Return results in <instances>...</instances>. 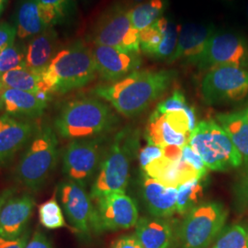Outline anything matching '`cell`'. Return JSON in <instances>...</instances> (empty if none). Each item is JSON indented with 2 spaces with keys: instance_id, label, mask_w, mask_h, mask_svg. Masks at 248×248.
<instances>
[{
  "instance_id": "obj_1",
  "label": "cell",
  "mask_w": 248,
  "mask_h": 248,
  "mask_svg": "<svg viewBox=\"0 0 248 248\" xmlns=\"http://www.w3.org/2000/svg\"><path fill=\"white\" fill-rule=\"evenodd\" d=\"M177 75L175 70H137L123 79L98 86L94 93L111 104L120 114L134 117L160 98Z\"/></svg>"
},
{
  "instance_id": "obj_2",
  "label": "cell",
  "mask_w": 248,
  "mask_h": 248,
  "mask_svg": "<svg viewBox=\"0 0 248 248\" xmlns=\"http://www.w3.org/2000/svg\"><path fill=\"white\" fill-rule=\"evenodd\" d=\"M43 91L66 93L95 79L96 64L91 49L77 41L55 53L41 73Z\"/></svg>"
},
{
  "instance_id": "obj_3",
  "label": "cell",
  "mask_w": 248,
  "mask_h": 248,
  "mask_svg": "<svg viewBox=\"0 0 248 248\" xmlns=\"http://www.w3.org/2000/svg\"><path fill=\"white\" fill-rule=\"evenodd\" d=\"M138 146L139 136L135 131L127 128L118 133L103 153L91 186V200L111 192H125L130 180L131 163Z\"/></svg>"
},
{
  "instance_id": "obj_4",
  "label": "cell",
  "mask_w": 248,
  "mask_h": 248,
  "mask_svg": "<svg viewBox=\"0 0 248 248\" xmlns=\"http://www.w3.org/2000/svg\"><path fill=\"white\" fill-rule=\"evenodd\" d=\"M117 118L110 107L97 98L75 99L62 107L54 129L66 139H85L111 129Z\"/></svg>"
},
{
  "instance_id": "obj_5",
  "label": "cell",
  "mask_w": 248,
  "mask_h": 248,
  "mask_svg": "<svg viewBox=\"0 0 248 248\" xmlns=\"http://www.w3.org/2000/svg\"><path fill=\"white\" fill-rule=\"evenodd\" d=\"M58 158V140L53 129L45 126L31 138L16 169V178L27 188L38 191L49 179Z\"/></svg>"
},
{
  "instance_id": "obj_6",
  "label": "cell",
  "mask_w": 248,
  "mask_h": 248,
  "mask_svg": "<svg viewBox=\"0 0 248 248\" xmlns=\"http://www.w3.org/2000/svg\"><path fill=\"white\" fill-rule=\"evenodd\" d=\"M188 144L200 155L209 170L227 171L243 164L230 137L215 121H202L197 124L190 133Z\"/></svg>"
},
{
  "instance_id": "obj_7",
  "label": "cell",
  "mask_w": 248,
  "mask_h": 248,
  "mask_svg": "<svg viewBox=\"0 0 248 248\" xmlns=\"http://www.w3.org/2000/svg\"><path fill=\"white\" fill-rule=\"evenodd\" d=\"M228 218V210L219 202L198 204L186 213L178 230L181 248H207L218 237Z\"/></svg>"
},
{
  "instance_id": "obj_8",
  "label": "cell",
  "mask_w": 248,
  "mask_h": 248,
  "mask_svg": "<svg viewBox=\"0 0 248 248\" xmlns=\"http://www.w3.org/2000/svg\"><path fill=\"white\" fill-rule=\"evenodd\" d=\"M129 8L116 3L99 17L91 32L94 45L114 47L129 53H141L140 32L129 17Z\"/></svg>"
},
{
  "instance_id": "obj_9",
  "label": "cell",
  "mask_w": 248,
  "mask_h": 248,
  "mask_svg": "<svg viewBox=\"0 0 248 248\" xmlns=\"http://www.w3.org/2000/svg\"><path fill=\"white\" fill-rule=\"evenodd\" d=\"M197 124L195 108L189 105L184 109L167 113H160L155 109L146 126L145 139L148 143L161 147L182 148L188 143L190 133Z\"/></svg>"
},
{
  "instance_id": "obj_10",
  "label": "cell",
  "mask_w": 248,
  "mask_h": 248,
  "mask_svg": "<svg viewBox=\"0 0 248 248\" xmlns=\"http://www.w3.org/2000/svg\"><path fill=\"white\" fill-rule=\"evenodd\" d=\"M207 105L237 103L248 98V67L222 66L208 70L201 84Z\"/></svg>"
},
{
  "instance_id": "obj_11",
  "label": "cell",
  "mask_w": 248,
  "mask_h": 248,
  "mask_svg": "<svg viewBox=\"0 0 248 248\" xmlns=\"http://www.w3.org/2000/svg\"><path fill=\"white\" fill-rule=\"evenodd\" d=\"M196 65L202 70L222 66L248 67V39L231 30H215Z\"/></svg>"
},
{
  "instance_id": "obj_12",
  "label": "cell",
  "mask_w": 248,
  "mask_h": 248,
  "mask_svg": "<svg viewBox=\"0 0 248 248\" xmlns=\"http://www.w3.org/2000/svg\"><path fill=\"white\" fill-rule=\"evenodd\" d=\"M91 229L96 232L129 229L139 220L135 201L125 192H111L92 200Z\"/></svg>"
},
{
  "instance_id": "obj_13",
  "label": "cell",
  "mask_w": 248,
  "mask_h": 248,
  "mask_svg": "<svg viewBox=\"0 0 248 248\" xmlns=\"http://www.w3.org/2000/svg\"><path fill=\"white\" fill-rule=\"evenodd\" d=\"M101 138L78 139L69 142L62 155V172L72 180L85 186L98 171L103 155Z\"/></svg>"
},
{
  "instance_id": "obj_14",
  "label": "cell",
  "mask_w": 248,
  "mask_h": 248,
  "mask_svg": "<svg viewBox=\"0 0 248 248\" xmlns=\"http://www.w3.org/2000/svg\"><path fill=\"white\" fill-rule=\"evenodd\" d=\"M142 172L165 186L176 188L195 178H204L183 160L182 150L177 146H167L166 155L153 161Z\"/></svg>"
},
{
  "instance_id": "obj_15",
  "label": "cell",
  "mask_w": 248,
  "mask_h": 248,
  "mask_svg": "<svg viewBox=\"0 0 248 248\" xmlns=\"http://www.w3.org/2000/svg\"><path fill=\"white\" fill-rule=\"evenodd\" d=\"M97 73L101 79L116 82L137 71L141 64V53H129L114 47L94 45L91 49Z\"/></svg>"
},
{
  "instance_id": "obj_16",
  "label": "cell",
  "mask_w": 248,
  "mask_h": 248,
  "mask_svg": "<svg viewBox=\"0 0 248 248\" xmlns=\"http://www.w3.org/2000/svg\"><path fill=\"white\" fill-rule=\"evenodd\" d=\"M59 195L68 221L80 233L88 234L91 230L94 206L86 187L68 179L59 185Z\"/></svg>"
},
{
  "instance_id": "obj_17",
  "label": "cell",
  "mask_w": 248,
  "mask_h": 248,
  "mask_svg": "<svg viewBox=\"0 0 248 248\" xmlns=\"http://www.w3.org/2000/svg\"><path fill=\"white\" fill-rule=\"evenodd\" d=\"M177 23L166 17L140 31L141 52L161 61H169L176 50L179 34Z\"/></svg>"
},
{
  "instance_id": "obj_18",
  "label": "cell",
  "mask_w": 248,
  "mask_h": 248,
  "mask_svg": "<svg viewBox=\"0 0 248 248\" xmlns=\"http://www.w3.org/2000/svg\"><path fill=\"white\" fill-rule=\"evenodd\" d=\"M213 23H186L179 28L177 47L168 62L183 60L196 64L215 31Z\"/></svg>"
},
{
  "instance_id": "obj_19",
  "label": "cell",
  "mask_w": 248,
  "mask_h": 248,
  "mask_svg": "<svg viewBox=\"0 0 248 248\" xmlns=\"http://www.w3.org/2000/svg\"><path fill=\"white\" fill-rule=\"evenodd\" d=\"M35 134V126L31 122L12 116H0V164L7 165Z\"/></svg>"
},
{
  "instance_id": "obj_20",
  "label": "cell",
  "mask_w": 248,
  "mask_h": 248,
  "mask_svg": "<svg viewBox=\"0 0 248 248\" xmlns=\"http://www.w3.org/2000/svg\"><path fill=\"white\" fill-rule=\"evenodd\" d=\"M31 195L11 197L0 211V236L7 239L20 237L26 229L34 208Z\"/></svg>"
},
{
  "instance_id": "obj_21",
  "label": "cell",
  "mask_w": 248,
  "mask_h": 248,
  "mask_svg": "<svg viewBox=\"0 0 248 248\" xmlns=\"http://www.w3.org/2000/svg\"><path fill=\"white\" fill-rule=\"evenodd\" d=\"M48 94L44 91L34 94L18 89H4L0 94V110L13 117L41 116L48 105Z\"/></svg>"
},
{
  "instance_id": "obj_22",
  "label": "cell",
  "mask_w": 248,
  "mask_h": 248,
  "mask_svg": "<svg viewBox=\"0 0 248 248\" xmlns=\"http://www.w3.org/2000/svg\"><path fill=\"white\" fill-rule=\"evenodd\" d=\"M142 201L153 217L168 218L177 212V188L165 186L143 176L141 186Z\"/></svg>"
},
{
  "instance_id": "obj_23",
  "label": "cell",
  "mask_w": 248,
  "mask_h": 248,
  "mask_svg": "<svg viewBox=\"0 0 248 248\" xmlns=\"http://www.w3.org/2000/svg\"><path fill=\"white\" fill-rule=\"evenodd\" d=\"M56 43L57 33L53 27L34 36L27 46L25 66L42 73L55 55Z\"/></svg>"
},
{
  "instance_id": "obj_24",
  "label": "cell",
  "mask_w": 248,
  "mask_h": 248,
  "mask_svg": "<svg viewBox=\"0 0 248 248\" xmlns=\"http://www.w3.org/2000/svg\"><path fill=\"white\" fill-rule=\"evenodd\" d=\"M135 236L143 248H170L174 238L169 222L155 217L139 219L135 225Z\"/></svg>"
},
{
  "instance_id": "obj_25",
  "label": "cell",
  "mask_w": 248,
  "mask_h": 248,
  "mask_svg": "<svg viewBox=\"0 0 248 248\" xmlns=\"http://www.w3.org/2000/svg\"><path fill=\"white\" fill-rule=\"evenodd\" d=\"M216 122L230 137L239 152L243 163L248 166V121L243 112L219 113Z\"/></svg>"
},
{
  "instance_id": "obj_26",
  "label": "cell",
  "mask_w": 248,
  "mask_h": 248,
  "mask_svg": "<svg viewBox=\"0 0 248 248\" xmlns=\"http://www.w3.org/2000/svg\"><path fill=\"white\" fill-rule=\"evenodd\" d=\"M17 36L28 39L40 34L46 26L37 0H23L18 7L17 17Z\"/></svg>"
},
{
  "instance_id": "obj_27",
  "label": "cell",
  "mask_w": 248,
  "mask_h": 248,
  "mask_svg": "<svg viewBox=\"0 0 248 248\" xmlns=\"http://www.w3.org/2000/svg\"><path fill=\"white\" fill-rule=\"evenodd\" d=\"M0 82L4 89H18L34 94L43 91L41 73L26 66L5 73L0 77Z\"/></svg>"
},
{
  "instance_id": "obj_28",
  "label": "cell",
  "mask_w": 248,
  "mask_h": 248,
  "mask_svg": "<svg viewBox=\"0 0 248 248\" xmlns=\"http://www.w3.org/2000/svg\"><path fill=\"white\" fill-rule=\"evenodd\" d=\"M169 6L168 0H145L129 9V17L139 32L153 25L163 17Z\"/></svg>"
},
{
  "instance_id": "obj_29",
  "label": "cell",
  "mask_w": 248,
  "mask_h": 248,
  "mask_svg": "<svg viewBox=\"0 0 248 248\" xmlns=\"http://www.w3.org/2000/svg\"><path fill=\"white\" fill-rule=\"evenodd\" d=\"M203 178H195L177 187V213L183 215L198 205L203 196Z\"/></svg>"
},
{
  "instance_id": "obj_30",
  "label": "cell",
  "mask_w": 248,
  "mask_h": 248,
  "mask_svg": "<svg viewBox=\"0 0 248 248\" xmlns=\"http://www.w3.org/2000/svg\"><path fill=\"white\" fill-rule=\"evenodd\" d=\"M40 9L48 28L59 23L71 14L75 0H37Z\"/></svg>"
},
{
  "instance_id": "obj_31",
  "label": "cell",
  "mask_w": 248,
  "mask_h": 248,
  "mask_svg": "<svg viewBox=\"0 0 248 248\" xmlns=\"http://www.w3.org/2000/svg\"><path fill=\"white\" fill-rule=\"evenodd\" d=\"M213 248H248V232L239 224L222 229Z\"/></svg>"
},
{
  "instance_id": "obj_32",
  "label": "cell",
  "mask_w": 248,
  "mask_h": 248,
  "mask_svg": "<svg viewBox=\"0 0 248 248\" xmlns=\"http://www.w3.org/2000/svg\"><path fill=\"white\" fill-rule=\"evenodd\" d=\"M39 217L42 225L46 229L54 230L65 226L62 209L54 196L40 206Z\"/></svg>"
},
{
  "instance_id": "obj_33",
  "label": "cell",
  "mask_w": 248,
  "mask_h": 248,
  "mask_svg": "<svg viewBox=\"0 0 248 248\" xmlns=\"http://www.w3.org/2000/svg\"><path fill=\"white\" fill-rule=\"evenodd\" d=\"M26 49L18 45H12L0 52V77L7 72L25 66Z\"/></svg>"
},
{
  "instance_id": "obj_34",
  "label": "cell",
  "mask_w": 248,
  "mask_h": 248,
  "mask_svg": "<svg viewBox=\"0 0 248 248\" xmlns=\"http://www.w3.org/2000/svg\"><path fill=\"white\" fill-rule=\"evenodd\" d=\"M188 104L186 103V98L180 90H175L171 97L160 102L156 107V110L160 113H167L170 111H176L184 109Z\"/></svg>"
},
{
  "instance_id": "obj_35",
  "label": "cell",
  "mask_w": 248,
  "mask_h": 248,
  "mask_svg": "<svg viewBox=\"0 0 248 248\" xmlns=\"http://www.w3.org/2000/svg\"><path fill=\"white\" fill-rule=\"evenodd\" d=\"M181 150H182L183 160L195 169L201 177H206L209 169H207V167L205 166L203 160L200 156V155L196 153L188 143L185 146H183Z\"/></svg>"
},
{
  "instance_id": "obj_36",
  "label": "cell",
  "mask_w": 248,
  "mask_h": 248,
  "mask_svg": "<svg viewBox=\"0 0 248 248\" xmlns=\"http://www.w3.org/2000/svg\"><path fill=\"white\" fill-rule=\"evenodd\" d=\"M166 155V147L148 143L139 152V163L141 169L146 168L150 163Z\"/></svg>"
},
{
  "instance_id": "obj_37",
  "label": "cell",
  "mask_w": 248,
  "mask_h": 248,
  "mask_svg": "<svg viewBox=\"0 0 248 248\" xmlns=\"http://www.w3.org/2000/svg\"><path fill=\"white\" fill-rule=\"evenodd\" d=\"M17 36L16 27L12 26L9 23L0 24V51L14 45Z\"/></svg>"
},
{
  "instance_id": "obj_38",
  "label": "cell",
  "mask_w": 248,
  "mask_h": 248,
  "mask_svg": "<svg viewBox=\"0 0 248 248\" xmlns=\"http://www.w3.org/2000/svg\"><path fill=\"white\" fill-rule=\"evenodd\" d=\"M234 194L238 207H248V173L236 184Z\"/></svg>"
},
{
  "instance_id": "obj_39",
  "label": "cell",
  "mask_w": 248,
  "mask_h": 248,
  "mask_svg": "<svg viewBox=\"0 0 248 248\" xmlns=\"http://www.w3.org/2000/svg\"><path fill=\"white\" fill-rule=\"evenodd\" d=\"M113 248H143L135 235H124L114 243Z\"/></svg>"
},
{
  "instance_id": "obj_40",
  "label": "cell",
  "mask_w": 248,
  "mask_h": 248,
  "mask_svg": "<svg viewBox=\"0 0 248 248\" xmlns=\"http://www.w3.org/2000/svg\"><path fill=\"white\" fill-rule=\"evenodd\" d=\"M25 248H53V247L44 233L36 232Z\"/></svg>"
},
{
  "instance_id": "obj_41",
  "label": "cell",
  "mask_w": 248,
  "mask_h": 248,
  "mask_svg": "<svg viewBox=\"0 0 248 248\" xmlns=\"http://www.w3.org/2000/svg\"><path fill=\"white\" fill-rule=\"evenodd\" d=\"M28 234L24 233L16 239H7L0 236V248H25Z\"/></svg>"
},
{
  "instance_id": "obj_42",
  "label": "cell",
  "mask_w": 248,
  "mask_h": 248,
  "mask_svg": "<svg viewBox=\"0 0 248 248\" xmlns=\"http://www.w3.org/2000/svg\"><path fill=\"white\" fill-rule=\"evenodd\" d=\"M14 191H15L14 188H7V189L3 190L2 192H0V211H1L2 207L4 206V204L8 202V200L14 194Z\"/></svg>"
},
{
  "instance_id": "obj_43",
  "label": "cell",
  "mask_w": 248,
  "mask_h": 248,
  "mask_svg": "<svg viewBox=\"0 0 248 248\" xmlns=\"http://www.w3.org/2000/svg\"><path fill=\"white\" fill-rule=\"evenodd\" d=\"M128 1H129L130 5L132 6V8H133L134 6H136V5H138V4H141L142 2H144L145 0H128Z\"/></svg>"
},
{
  "instance_id": "obj_44",
  "label": "cell",
  "mask_w": 248,
  "mask_h": 248,
  "mask_svg": "<svg viewBox=\"0 0 248 248\" xmlns=\"http://www.w3.org/2000/svg\"><path fill=\"white\" fill-rule=\"evenodd\" d=\"M7 1H8V0H0V15L2 14V12H3L4 9H5Z\"/></svg>"
},
{
  "instance_id": "obj_45",
  "label": "cell",
  "mask_w": 248,
  "mask_h": 248,
  "mask_svg": "<svg viewBox=\"0 0 248 248\" xmlns=\"http://www.w3.org/2000/svg\"><path fill=\"white\" fill-rule=\"evenodd\" d=\"M216 1H219V2H221V3H223V4L231 5V4L234 3L236 0H216Z\"/></svg>"
},
{
  "instance_id": "obj_46",
  "label": "cell",
  "mask_w": 248,
  "mask_h": 248,
  "mask_svg": "<svg viewBox=\"0 0 248 248\" xmlns=\"http://www.w3.org/2000/svg\"><path fill=\"white\" fill-rule=\"evenodd\" d=\"M242 112L244 113V115L246 116V118L248 119V107L246 108V109H245V110H244V111H242Z\"/></svg>"
},
{
  "instance_id": "obj_47",
  "label": "cell",
  "mask_w": 248,
  "mask_h": 248,
  "mask_svg": "<svg viewBox=\"0 0 248 248\" xmlns=\"http://www.w3.org/2000/svg\"><path fill=\"white\" fill-rule=\"evenodd\" d=\"M3 89V85H2V83L0 82V94H1V90Z\"/></svg>"
},
{
  "instance_id": "obj_48",
  "label": "cell",
  "mask_w": 248,
  "mask_h": 248,
  "mask_svg": "<svg viewBox=\"0 0 248 248\" xmlns=\"http://www.w3.org/2000/svg\"><path fill=\"white\" fill-rule=\"evenodd\" d=\"M247 17H248V6H247Z\"/></svg>"
},
{
  "instance_id": "obj_49",
  "label": "cell",
  "mask_w": 248,
  "mask_h": 248,
  "mask_svg": "<svg viewBox=\"0 0 248 248\" xmlns=\"http://www.w3.org/2000/svg\"><path fill=\"white\" fill-rule=\"evenodd\" d=\"M0 52H1V51H0Z\"/></svg>"
}]
</instances>
